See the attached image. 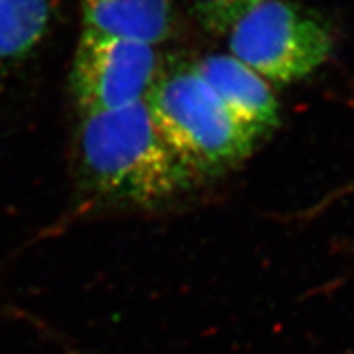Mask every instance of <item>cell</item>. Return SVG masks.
Returning a JSON list of instances; mask_svg holds the SVG:
<instances>
[{
    "mask_svg": "<svg viewBox=\"0 0 354 354\" xmlns=\"http://www.w3.org/2000/svg\"><path fill=\"white\" fill-rule=\"evenodd\" d=\"M161 71L156 46L82 28L71 91L81 115L109 112L146 100Z\"/></svg>",
    "mask_w": 354,
    "mask_h": 354,
    "instance_id": "4",
    "label": "cell"
},
{
    "mask_svg": "<svg viewBox=\"0 0 354 354\" xmlns=\"http://www.w3.org/2000/svg\"><path fill=\"white\" fill-rule=\"evenodd\" d=\"M76 149L82 189L105 205L153 209L198 183L159 135L146 100L81 115Z\"/></svg>",
    "mask_w": 354,
    "mask_h": 354,
    "instance_id": "1",
    "label": "cell"
},
{
    "mask_svg": "<svg viewBox=\"0 0 354 354\" xmlns=\"http://www.w3.org/2000/svg\"><path fill=\"white\" fill-rule=\"evenodd\" d=\"M146 105L159 135L198 180L233 169L259 141L234 120L190 64L162 69Z\"/></svg>",
    "mask_w": 354,
    "mask_h": 354,
    "instance_id": "2",
    "label": "cell"
},
{
    "mask_svg": "<svg viewBox=\"0 0 354 354\" xmlns=\"http://www.w3.org/2000/svg\"><path fill=\"white\" fill-rule=\"evenodd\" d=\"M82 28L159 46L174 28L172 0H81Z\"/></svg>",
    "mask_w": 354,
    "mask_h": 354,
    "instance_id": "6",
    "label": "cell"
},
{
    "mask_svg": "<svg viewBox=\"0 0 354 354\" xmlns=\"http://www.w3.org/2000/svg\"><path fill=\"white\" fill-rule=\"evenodd\" d=\"M263 0H185L189 10L205 32L227 35L243 13Z\"/></svg>",
    "mask_w": 354,
    "mask_h": 354,
    "instance_id": "8",
    "label": "cell"
},
{
    "mask_svg": "<svg viewBox=\"0 0 354 354\" xmlns=\"http://www.w3.org/2000/svg\"><path fill=\"white\" fill-rule=\"evenodd\" d=\"M51 0H0V66L35 50L48 30Z\"/></svg>",
    "mask_w": 354,
    "mask_h": 354,
    "instance_id": "7",
    "label": "cell"
},
{
    "mask_svg": "<svg viewBox=\"0 0 354 354\" xmlns=\"http://www.w3.org/2000/svg\"><path fill=\"white\" fill-rule=\"evenodd\" d=\"M230 55L276 86L302 81L330 59L331 28L289 0H263L227 32Z\"/></svg>",
    "mask_w": 354,
    "mask_h": 354,
    "instance_id": "3",
    "label": "cell"
},
{
    "mask_svg": "<svg viewBox=\"0 0 354 354\" xmlns=\"http://www.w3.org/2000/svg\"><path fill=\"white\" fill-rule=\"evenodd\" d=\"M223 107L256 138L271 133L281 120V105L271 84L230 53L207 55L190 63Z\"/></svg>",
    "mask_w": 354,
    "mask_h": 354,
    "instance_id": "5",
    "label": "cell"
}]
</instances>
